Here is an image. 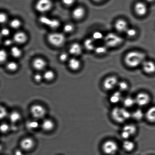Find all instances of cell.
<instances>
[{"label":"cell","mask_w":155,"mask_h":155,"mask_svg":"<svg viewBox=\"0 0 155 155\" xmlns=\"http://www.w3.org/2000/svg\"><path fill=\"white\" fill-rule=\"evenodd\" d=\"M117 88H118V91L121 93L126 91L129 89V84L125 81H119Z\"/></svg>","instance_id":"f546056e"},{"label":"cell","mask_w":155,"mask_h":155,"mask_svg":"<svg viewBox=\"0 0 155 155\" xmlns=\"http://www.w3.org/2000/svg\"><path fill=\"white\" fill-rule=\"evenodd\" d=\"M118 82V78L115 76L108 77L104 81V88L108 91L114 90L117 87Z\"/></svg>","instance_id":"9c48e42d"},{"label":"cell","mask_w":155,"mask_h":155,"mask_svg":"<svg viewBox=\"0 0 155 155\" xmlns=\"http://www.w3.org/2000/svg\"><path fill=\"white\" fill-rule=\"evenodd\" d=\"M38 123L35 121H28L27 124V127L30 129H34L37 128L38 127Z\"/></svg>","instance_id":"f35d334b"},{"label":"cell","mask_w":155,"mask_h":155,"mask_svg":"<svg viewBox=\"0 0 155 155\" xmlns=\"http://www.w3.org/2000/svg\"><path fill=\"white\" fill-rule=\"evenodd\" d=\"M13 40L15 43L21 44L25 43L27 41L28 37L25 33L22 31H18L14 34Z\"/></svg>","instance_id":"2e32d148"},{"label":"cell","mask_w":155,"mask_h":155,"mask_svg":"<svg viewBox=\"0 0 155 155\" xmlns=\"http://www.w3.org/2000/svg\"><path fill=\"white\" fill-rule=\"evenodd\" d=\"M9 129V126L6 123H2L0 125V132L3 133H7Z\"/></svg>","instance_id":"60d3db41"},{"label":"cell","mask_w":155,"mask_h":155,"mask_svg":"<svg viewBox=\"0 0 155 155\" xmlns=\"http://www.w3.org/2000/svg\"><path fill=\"white\" fill-rule=\"evenodd\" d=\"M137 127L134 124L127 123L125 124L121 129V135L124 140L130 139L131 137L135 134Z\"/></svg>","instance_id":"8992f818"},{"label":"cell","mask_w":155,"mask_h":155,"mask_svg":"<svg viewBox=\"0 0 155 155\" xmlns=\"http://www.w3.org/2000/svg\"><path fill=\"white\" fill-rule=\"evenodd\" d=\"M63 3L67 6H71L74 4L75 0H62Z\"/></svg>","instance_id":"f6af8a7d"},{"label":"cell","mask_w":155,"mask_h":155,"mask_svg":"<svg viewBox=\"0 0 155 155\" xmlns=\"http://www.w3.org/2000/svg\"><path fill=\"white\" fill-rule=\"evenodd\" d=\"M85 13V9L82 7L80 6L74 9L72 12V15L74 18L77 20H79L84 17Z\"/></svg>","instance_id":"ac0fdd59"},{"label":"cell","mask_w":155,"mask_h":155,"mask_svg":"<svg viewBox=\"0 0 155 155\" xmlns=\"http://www.w3.org/2000/svg\"><path fill=\"white\" fill-rule=\"evenodd\" d=\"M144 117L150 122H155V106L149 108L144 113Z\"/></svg>","instance_id":"44dd1931"},{"label":"cell","mask_w":155,"mask_h":155,"mask_svg":"<svg viewBox=\"0 0 155 155\" xmlns=\"http://www.w3.org/2000/svg\"><path fill=\"white\" fill-rule=\"evenodd\" d=\"M13 40L11 39H7L4 41V45L6 46H10L12 45L14 43Z\"/></svg>","instance_id":"bcb514c9"},{"label":"cell","mask_w":155,"mask_h":155,"mask_svg":"<svg viewBox=\"0 0 155 155\" xmlns=\"http://www.w3.org/2000/svg\"><path fill=\"white\" fill-rule=\"evenodd\" d=\"M135 13L139 16H144L147 12V7L145 3L139 1L136 3L134 7Z\"/></svg>","instance_id":"7c38bea8"},{"label":"cell","mask_w":155,"mask_h":155,"mask_svg":"<svg viewBox=\"0 0 155 155\" xmlns=\"http://www.w3.org/2000/svg\"><path fill=\"white\" fill-rule=\"evenodd\" d=\"M7 115L6 109L4 107L0 106V120L5 118Z\"/></svg>","instance_id":"b9f144b4"},{"label":"cell","mask_w":155,"mask_h":155,"mask_svg":"<svg viewBox=\"0 0 155 155\" xmlns=\"http://www.w3.org/2000/svg\"><path fill=\"white\" fill-rule=\"evenodd\" d=\"M33 66L34 68L37 70H43L46 67V63L43 58H35L33 61Z\"/></svg>","instance_id":"d6986e66"},{"label":"cell","mask_w":155,"mask_h":155,"mask_svg":"<svg viewBox=\"0 0 155 155\" xmlns=\"http://www.w3.org/2000/svg\"><path fill=\"white\" fill-rule=\"evenodd\" d=\"M131 118L136 121H140L144 117V113L142 110L140 109H135L133 112H131Z\"/></svg>","instance_id":"484cf974"},{"label":"cell","mask_w":155,"mask_h":155,"mask_svg":"<svg viewBox=\"0 0 155 155\" xmlns=\"http://www.w3.org/2000/svg\"><path fill=\"white\" fill-rule=\"evenodd\" d=\"M34 140L31 138H27L24 139L21 142V147L24 150H29L34 147Z\"/></svg>","instance_id":"e0dca14e"},{"label":"cell","mask_w":155,"mask_h":155,"mask_svg":"<svg viewBox=\"0 0 155 155\" xmlns=\"http://www.w3.org/2000/svg\"><path fill=\"white\" fill-rule=\"evenodd\" d=\"M155 0H146L147 2L149 3H152L154 2Z\"/></svg>","instance_id":"f907efd6"},{"label":"cell","mask_w":155,"mask_h":155,"mask_svg":"<svg viewBox=\"0 0 155 155\" xmlns=\"http://www.w3.org/2000/svg\"><path fill=\"white\" fill-rule=\"evenodd\" d=\"M123 107L126 109L131 108L136 105L135 104V98L130 96H127L123 98L122 101Z\"/></svg>","instance_id":"7402d4cb"},{"label":"cell","mask_w":155,"mask_h":155,"mask_svg":"<svg viewBox=\"0 0 155 155\" xmlns=\"http://www.w3.org/2000/svg\"><path fill=\"white\" fill-rule=\"evenodd\" d=\"M68 55L67 53L65 52H63L60 55L59 59L60 61L62 62H64L68 59Z\"/></svg>","instance_id":"ee69618b"},{"label":"cell","mask_w":155,"mask_h":155,"mask_svg":"<svg viewBox=\"0 0 155 155\" xmlns=\"http://www.w3.org/2000/svg\"><path fill=\"white\" fill-rule=\"evenodd\" d=\"M102 151L107 155L115 154L118 150V144L112 140H108L104 142L102 146Z\"/></svg>","instance_id":"5b68a950"},{"label":"cell","mask_w":155,"mask_h":155,"mask_svg":"<svg viewBox=\"0 0 155 155\" xmlns=\"http://www.w3.org/2000/svg\"><path fill=\"white\" fill-rule=\"evenodd\" d=\"M82 46L78 43H74L71 45L69 48V52L72 55L78 56L82 53Z\"/></svg>","instance_id":"ffe728a7"},{"label":"cell","mask_w":155,"mask_h":155,"mask_svg":"<svg viewBox=\"0 0 155 155\" xmlns=\"http://www.w3.org/2000/svg\"><path fill=\"white\" fill-rule=\"evenodd\" d=\"M8 54L5 50L0 49V64H4L7 61Z\"/></svg>","instance_id":"d6a6232c"},{"label":"cell","mask_w":155,"mask_h":155,"mask_svg":"<svg viewBox=\"0 0 155 155\" xmlns=\"http://www.w3.org/2000/svg\"><path fill=\"white\" fill-rule=\"evenodd\" d=\"M34 80L36 82H40L43 79V76L40 74H36L34 76Z\"/></svg>","instance_id":"7dc6e473"},{"label":"cell","mask_w":155,"mask_h":155,"mask_svg":"<svg viewBox=\"0 0 155 155\" xmlns=\"http://www.w3.org/2000/svg\"><path fill=\"white\" fill-rule=\"evenodd\" d=\"M115 28L116 30L118 32L125 33L129 27L128 26L127 22L126 20L120 19L116 21Z\"/></svg>","instance_id":"5bb4252c"},{"label":"cell","mask_w":155,"mask_h":155,"mask_svg":"<svg viewBox=\"0 0 155 155\" xmlns=\"http://www.w3.org/2000/svg\"><path fill=\"white\" fill-rule=\"evenodd\" d=\"M15 155H24L23 153L20 150H18L15 152Z\"/></svg>","instance_id":"c3c4849f"},{"label":"cell","mask_w":155,"mask_h":155,"mask_svg":"<svg viewBox=\"0 0 155 155\" xmlns=\"http://www.w3.org/2000/svg\"><path fill=\"white\" fill-rule=\"evenodd\" d=\"M43 77L47 81H52L55 77V74L52 70H48L44 73Z\"/></svg>","instance_id":"836d02e7"},{"label":"cell","mask_w":155,"mask_h":155,"mask_svg":"<svg viewBox=\"0 0 155 155\" xmlns=\"http://www.w3.org/2000/svg\"><path fill=\"white\" fill-rule=\"evenodd\" d=\"M84 45L85 49L88 51H94L96 47L95 41L92 38H87L84 41Z\"/></svg>","instance_id":"603a6c76"},{"label":"cell","mask_w":155,"mask_h":155,"mask_svg":"<svg viewBox=\"0 0 155 155\" xmlns=\"http://www.w3.org/2000/svg\"><path fill=\"white\" fill-rule=\"evenodd\" d=\"M10 31L9 29L7 28H3L0 31V34L2 37H7L10 35Z\"/></svg>","instance_id":"ab89813d"},{"label":"cell","mask_w":155,"mask_h":155,"mask_svg":"<svg viewBox=\"0 0 155 155\" xmlns=\"http://www.w3.org/2000/svg\"><path fill=\"white\" fill-rule=\"evenodd\" d=\"M74 27L71 24H67L64 25V30L66 33H70L73 31Z\"/></svg>","instance_id":"7bdbcfd3"},{"label":"cell","mask_w":155,"mask_h":155,"mask_svg":"<svg viewBox=\"0 0 155 155\" xmlns=\"http://www.w3.org/2000/svg\"><path fill=\"white\" fill-rule=\"evenodd\" d=\"M2 146L0 145V152H1V150H2Z\"/></svg>","instance_id":"f5cc1de1"},{"label":"cell","mask_w":155,"mask_h":155,"mask_svg":"<svg viewBox=\"0 0 155 155\" xmlns=\"http://www.w3.org/2000/svg\"><path fill=\"white\" fill-rule=\"evenodd\" d=\"M136 105L140 107H144L147 106L150 103V96L147 93L141 92L138 93L135 97Z\"/></svg>","instance_id":"ba28073f"},{"label":"cell","mask_w":155,"mask_h":155,"mask_svg":"<svg viewBox=\"0 0 155 155\" xmlns=\"http://www.w3.org/2000/svg\"><path fill=\"white\" fill-rule=\"evenodd\" d=\"M6 68L10 71H15L18 68L17 63L14 61H9L7 63Z\"/></svg>","instance_id":"1f68e13d"},{"label":"cell","mask_w":155,"mask_h":155,"mask_svg":"<svg viewBox=\"0 0 155 155\" xmlns=\"http://www.w3.org/2000/svg\"><path fill=\"white\" fill-rule=\"evenodd\" d=\"M104 45L109 48H115L119 46L124 41L123 38L116 33L109 32L104 35L103 39Z\"/></svg>","instance_id":"3957f363"},{"label":"cell","mask_w":155,"mask_h":155,"mask_svg":"<svg viewBox=\"0 0 155 155\" xmlns=\"http://www.w3.org/2000/svg\"><path fill=\"white\" fill-rule=\"evenodd\" d=\"M48 40L52 46L59 47L62 46L64 43L65 37L64 35L61 33L54 32L48 35Z\"/></svg>","instance_id":"277c9868"},{"label":"cell","mask_w":155,"mask_h":155,"mask_svg":"<svg viewBox=\"0 0 155 155\" xmlns=\"http://www.w3.org/2000/svg\"><path fill=\"white\" fill-rule=\"evenodd\" d=\"M104 36L101 31H95L93 33L91 38L96 41L103 40Z\"/></svg>","instance_id":"d590c367"},{"label":"cell","mask_w":155,"mask_h":155,"mask_svg":"<svg viewBox=\"0 0 155 155\" xmlns=\"http://www.w3.org/2000/svg\"><path fill=\"white\" fill-rule=\"evenodd\" d=\"M53 122L50 120L47 119L45 120L42 124V127L44 130L46 131L52 130L54 127Z\"/></svg>","instance_id":"4316f807"},{"label":"cell","mask_w":155,"mask_h":155,"mask_svg":"<svg viewBox=\"0 0 155 155\" xmlns=\"http://www.w3.org/2000/svg\"><path fill=\"white\" fill-rule=\"evenodd\" d=\"M21 25V22L20 20L17 19H14L11 21L10 25L11 28L13 29H17L20 28Z\"/></svg>","instance_id":"e575fe53"},{"label":"cell","mask_w":155,"mask_h":155,"mask_svg":"<svg viewBox=\"0 0 155 155\" xmlns=\"http://www.w3.org/2000/svg\"><path fill=\"white\" fill-rule=\"evenodd\" d=\"M8 19V16L5 13L0 12V25H3L7 23Z\"/></svg>","instance_id":"74e56055"},{"label":"cell","mask_w":155,"mask_h":155,"mask_svg":"<svg viewBox=\"0 0 155 155\" xmlns=\"http://www.w3.org/2000/svg\"><path fill=\"white\" fill-rule=\"evenodd\" d=\"M2 36L0 34V44L1 43V41H2Z\"/></svg>","instance_id":"816d5d0a"},{"label":"cell","mask_w":155,"mask_h":155,"mask_svg":"<svg viewBox=\"0 0 155 155\" xmlns=\"http://www.w3.org/2000/svg\"><path fill=\"white\" fill-rule=\"evenodd\" d=\"M21 115L17 112L11 113L9 115V118L12 122L15 123L21 119Z\"/></svg>","instance_id":"4dcf8cb0"},{"label":"cell","mask_w":155,"mask_h":155,"mask_svg":"<svg viewBox=\"0 0 155 155\" xmlns=\"http://www.w3.org/2000/svg\"><path fill=\"white\" fill-rule=\"evenodd\" d=\"M123 97L121 92L117 91L114 92L109 97V101L111 104H117L122 102Z\"/></svg>","instance_id":"9a60e30c"},{"label":"cell","mask_w":155,"mask_h":155,"mask_svg":"<svg viewBox=\"0 0 155 155\" xmlns=\"http://www.w3.org/2000/svg\"><path fill=\"white\" fill-rule=\"evenodd\" d=\"M125 34L128 37H134L136 35L137 31L134 28H128L125 32Z\"/></svg>","instance_id":"8d00e7d4"},{"label":"cell","mask_w":155,"mask_h":155,"mask_svg":"<svg viewBox=\"0 0 155 155\" xmlns=\"http://www.w3.org/2000/svg\"><path fill=\"white\" fill-rule=\"evenodd\" d=\"M10 53L13 57L15 58H19L21 56L22 51L20 48L17 46H13L10 50Z\"/></svg>","instance_id":"f1b7e54d"},{"label":"cell","mask_w":155,"mask_h":155,"mask_svg":"<svg viewBox=\"0 0 155 155\" xmlns=\"http://www.w3.org/2000/svg\"><path fill=\"white\" fill-rule=\"evenodd\" d=\"M69 67L72 70H79L81 66V61L77 58H73L69 60L68 62Z\"/></svg>","instance_id":"d4e9b609"},{"label":"cell","mask_w":155,"mask_h":155,"mask_svg":"<svg viewBox=\"0 0 155 155\" xmlns=\"http://www.w3.org/2000/svg\"><path fill=\"white\" fill-rule=\"evenodd\" d=\"M141 66L143 71L147 74L155 73V63L153 61L145 60Z\"/></svg>","instance_id":"4fadbf2b"},{"label":"cell","mask_w":155,"mask_h":155,"mask_svg":"<svg viewBox=\"0 0 155 155\" xmlns=\"http://www.w3.org/2000/svg\"><path fill=\"white\" fill-rule=\"evenodd\" d=\"M113 119L117 123H123L131 118V112L124 107H115L111 112Z\"/></svg>","instance_id":"7a4b0ae2"},{"label":"cell","mask_w":155,"mask_h":155,"mask_svg":"<svg viewBox=\"0 0 155 155\" xmlns=\"http://www.w3.org/2000/svg\"><path fill=\"white\" fill-rule=\"evenodd\" d=\"M135 147V143L130 139L124 140L122 143V147L125 151L130 152L134 150Z\"/></svg>","instance_id":"cb8c5ba5"},{"label":"cell","mask_w":155,"mask_h":155,"mask_svg":"<svg viewBox=\"0 0 155 155\" xmlns=\"http://www.w3.org/2000/svg\"><path fill=\"white\" fill-rule=\"evenodd\" d=\"M92 1L94 2L98 3L101 2L102 1H104V0H92Z\"/></svg>","instance_id":"681fc988"},{"label":"cell","mask_w":155,"mask_h":155,"mask_svg":"<svg viewBox=\"0 0 155 155\" xmlns=\"http://www.w3.org/2000/svg\"><path fill=\"white\" fill-rule=\"evenodd\" d=\"M108 48L104 44L96 46L94 52L99 55H104L107 53Z\"/></svg>","instance_id":"83f0119b"},{"label":"cell","mask_w":155,"mask_h":155,"mask_svg":"<svg viewBox=\"0 0 155 155\" xmlns=\"http://www.w3.org/2000/svg\"><path fill=\"white\" fill-rule=\"evenodd\" d=\"M146 60V55L139 51H133L128 52L124 58L126 65L131 68L137 67L142 65Z\"/></svg>","instance_id":"6da1fadb"},{"label":"cell","mask_w":155,"mask_h":155,"mask_svg":"<svg viewBox=\"0 0 155 155\" xmlns=\"http://www.w3.org/2000/svg\"><path fill=\"white\" fill-rule=\"evenodd\" d=\"M39 21L43 25L53 29L58 28L60 25V22L58 19L51 18L46 16H41L39 18Z\"/></svg>","instance_id":"30bf717a"},{"label":"cell","mask_w":155,"mask_h":155,"mask_svg":"<svg viewBox=\"0 0 155 155\" xmlns=\"http://www.w3.org/2000/svg\"><path fill=\"white\" fill-rule=\"evenodd\" d=\"M31 111L33 117L37 119L43 118L46 114V110L40 105H34L31 107Z\"/></svg>","instance_id":"8fae6325"},{"label":"cell","mask_w":155,"mask_h":155,"mask_svg":"<svg viewBox=\"0 0 155 155\" xmlns=\"http://www.w3.org/2000/svg\"><path fill=\"white\" fill-rule=\"evenodd\" d=\"M52 5L51 0H38L35 4V8L39 12L45 13L49 11Z\"/></svg>","instance_id":"52a82bcc"}]
</instances>
